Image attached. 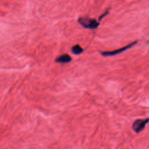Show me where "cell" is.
Masks as SVG:
<instances>
[{"label": "cell", "mask_w": 149, "mask_h": 149, "mask_svg": "<svg viewBox=\"0 0 149 149\" xmlns=\"http://www.w3.org/2000/svg\"><path fill=\"white\" fill-rule=\"evenodd\" d=\"M138 41H135L134 42H132L130 44H129L128 45L120 48L119 49H117L113 51H102L101 52V54L104 56H113V55H118L119 54H120L123 52H124L125 51L132 48L133 46H134V45H136Z\"/></svg>", "instance_id": "cell-2"}, {"label": "cell", "mask_w": 149, "mask_h": 149, "mask_svg": "<svg viewBox=\"0 0 149 149\" xmlns=\"http://www.w3.org/2000/svg\"><path fill=\"white\" fill-rule=\"evenodd\" d=\"M108 13H109V10H106L104 13H103L102 15H101L98 17V21L100 22L103 17H104L105 16H106L108 14Z\"/></svg>", "instance_id": "cell-6"}, {"label": "cell", "mask_w": 149, "mask_h": 149, "mask_svg": "<svg viewBox=\"0 0 149 149\" xmlns=\"http://www.w3.org/2000/svg\"><path fill=\"white\" fill-rule=\"evenodd\" d=\"M72 52L74 55H80L83 52V48L79 44H76L72 47Z\"/></svg>", "instance_id": "cell-5"}, {"label": "cell", "mask_w": 149, "mask_h": 149, "mask_svg": "<svg viewBox=\"0 0 149 149\" xmlns=\"http://www.w3.org/2000/svg\"><path fill=\"white\" fill-rule=\"evenodd\" d=\"M78 22L85 29H95L100 25V22L88 16H81L78 19Z\"/></svg>", "instance_id": "cell-1"}, {"label": "cell", "mask_w": 149, "mask_h": 149, "mask_svg": "<svg viewBox=\"0 0 149 149\" xmlns=\"http://www.w3.org/2000/svg\"><path fill=\"white\" fill-rule=\"evenodd\" d=\"M71 61H72L71 56L67 54H64L63 55H61L57 57L55 59V62L58 63H69L71 62Z\"/></svg>", "instance_id": "cell-4"}, {"label": "cell", "mask_w": 149, "mask_h": 149, "mask_svg": "<svg viewBox=\"0 0 149 149\" xmlns=\"http://www.w3.org/2000/svg\"><path fill=\"white\" fill-rule=\"evenodd\" d=\"M149 122V118L144 119H136L132 125V129L134 132L139 133L144 130L146 125Z\"/></svg>", "instance_id": "cell-3"}]
</instances>
